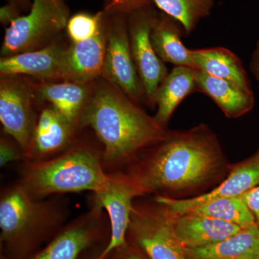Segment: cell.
Returning <instances> with one entry per match:
<instances>
[{
	"label": "cell",
	"mask_w": 259,
	"mask_h": 259,
	"mask_svg": "<svg viewBox=\"0 0 259 259\" xmlns=\"http://www.w3.org/2000/svg\"><path fill=\"white\" fill-rule=\"evenodd\" d=\"M231 166L217 135L200 123L190 129L168 130L163 139L119 171L131 179L142 197L186 199L217 187Z\"/></svg>",
	"instance_id": "cell-1"
},
{
	"label": "cell",
	"mask_w": 259,
	"mask_h": 259,
	"mask_svg": "<svg viewBox=\"0 0 259 259\" xmlns=\"http://www.w3.org/2000/svg\"><path fill=\"white\" fill-rule=\"evenodd\" d=\"M79 127H90L95 133L107 174L123 168L143 150L163 139L168 131L154 116L103 78L93 83Z\"/></svg>",
	"instance_id": "cell-2"
},
{
	"label": "cell",
	"mask_w": 259,
	"mask_h": 259,
	"mask_svg": "<svg viewBox=\"0 0 259 259\" xmlns=\"http://www.w3.org/2000/svg\"><path fill=\"white\" fill-rule=\"evenodd\" d=\"M69 199L64 194L35 198L18 181L0 192V243L3 259H28L68 222Z\"/></svg>",
	"instance_id": "cell-3"
},
{
	"label": "cell",
	"mask_w": 259,
	"mask_h": 259,
	"mask_svg": "<svg viewBox=\"0 0 259 259\" xmlns=\"http://www.w3.org/2000/svg\"><path fill=\"white\" fill-rule=\"evenodd\" d=\"M102 154L101 144L79 138L54 157L22 162L18 181L35 198L87 191L95 193L110 177L104 168Z\"/></svg>",
	"instance_id": "cell-4"
},
{
	"label": "cell",
	"mask_w": 259,
	"mask_h": 259,
	"mask_svg": "<svg viewBox=\"0 0 259 259\" xmlns=\"http://www.w3.org/2000/svg\"><path fill=\"white\" fill-rule=\"evenodd\" d=\"M175 214L153 197L134 200L127 241L149 259H189L175 230Z\"/></svg>",
	"instance_id": "cell-5"
},
{
	"label": "cell",
	"mask_w": 259,
	"mask_h": 259,
	"mask_svg": "<svg viewBox=\"0 0 259 259\" xmlns=\"http://www.w3.org/2000/svg\"><path fill=\"white\" fill-rule=\"evenodd\" d=\"M69 18L64 0H33L30 13L15 18L5 30L2 57L47 47L66 28Z\"/></svg>",
	"instance_id": "cell-6"
},
{
	"label": "cell",
	"mask_w": 259,
	"mask_h": 259,
	"mask_svg": "<svg viewBox=\"0 0 259 259\" xmlns=\"http://www.w3.org/2000/svg\"><path fill=\"white\" fill-rule=\"evenodd\" d=\"M110 237L106 212L91 202L86 212L70 220L50 241L28 259H79L86 250L105 240L109 241Z\"/></svg>",
	"instance_id": "cell-7"
},
{
	"label": "cell",
	"mask_w": 259,
	"mask_h": 259,
	"mask_svg": "<svg viewBox=\"0 0 259 259\" xmlns=\"http://www.w3.org/2000/svg\"><path fill=\"white\" fill-rule=\"evenodd\" d=\"M110 13L106 20L107 49L102 78L120 89L136 103L147 102L131 53L127 15Z\"/></svg>",
	"instance_id": "cell-8"
},
{
	"label": "cell",
	"mask_w": 259,
	"mask_h": 259,
	"mask_svg": "<svg viewBox=\"0 0 259 259\" xmlns=\"http://www.w3.org/2000/svg\"><path fill=\"white\" fill-rule=\"evenodd\" d=\"M34 83L19 75L1 76L0 122L5 134L13 138L26 153L30 147L39 115Z\"/></svg>",
	"instance_id": "cell-9"
},
{
	"label": "cell",
	"mask_w": 259,
	"mask_h": 259,
	"mask_svg": "<svg viewBox=\"0 0 259 259\" xmlns=\"http://www.w3.org/2000/svg\"><path fill=\"white\" fill-rule=\"evenodd\" d=\"M158 14L151 5L127 15L130 44L148 105L154 107L158 87L168 74L166 65L153 49L151 32Z\"/></svg>",
	"instance_id": "cell-10"
},
{
	"label": "cell",
	"mask_w": 259,
	"mask_h": 259,
	"mask_svg": "<svg viewBox=\"0 0 259 259\" xmlns=\"http://www.w3.org/2000/svg\"><path fill=\"white\" fill-rule=\"evenodd\" d=\"M109 175L106 184L93 193L91 199L105 209L110 225V239L97 259L106 258L114 250L125 244L134 200L142 197L139 189L123 172H112Z\"/></svg>",
	"instance_id": "cell-11"
},
{
	"label": "cell",
	"mask_w": 259,
	"mask_h": 259,
	"mask_svg": "<svg viewBox=\"0 0 259 259\" xmlns=\"http://www.w3.org/2000/svg\"><path fill=\"white\" fill-rule=\"evenodd\" d=\"M80 131L55 107L48 105L39 114L25 161H40L60 154L79 139Z\"/></svg>",
	"instance_id": "cell-12"
},
{
	"label": "cell",
	"mask_w": 259,
	"mask_h": 259,
	"mask_svg": "<svg viewBox=\"0 0 259 259\" xmlns=\"http://www.w3.org/2000/svg\"><path fill=\"white\" fill-rule=\"evenodd\" d=\"M107 15L95 36L71 42L65 52L61 81L90 83L102 77L107 49Z\"/></svg>",
	"instance_id": "cell-13"
},
{
	"label": "cell",
	"mask_w": 259,
	"mask_h": 259,
	"mask_svg": "<svg viewBox=\"0 0 259 259\" xmlns=\"http://www.w3.org/2000/svg\"><path fill=\"white\" fill-rule=\"evenodd\" d=\"M66 48L54 41L37 50L2 57L0 74L1 76L25 75L44 82L61 81Z\"/></svg>",
	"instance_id": "cell-14"
},
{
	"label": "cell",
	"mask_w": 259,
	"mask_h": 259,
	"mask_svg": "<svg viewBox=\"0 0 259 259\" xmlns=\"http://www.w3.org/2000/svg\"><path fill=\"white\" fill-rule=\"evenodd\" d=\"M165 204L174 214L194 213L245 228L257 224L254 216L241 196L221 197L200 202H192L187 199H173L153 197Z\"/></svg>",
	"instance_id": "cell-15"
},
{
	"label": "cell",
	"mask_w": 259,
	"mask_h": 259,
	"mask_svg": "<svg viewBox=\"0 0 259 259\" xmlns=\"http://www.w3.org/2000/svg\"><path fill=\"white\" fill-rule=\"evenodd\" d=\"M175 214V233L185 248L214 244L238 233L243 227L194 213Z\"/></svg>",
	"instance_id": "cell-16"
},
{
	"label": "cell",
	"mask_w": 259,
	"mask_h": 259,
	"mask_svg": "<svg viewBox=\"0 0 259 259\" xmlns=\"http://www.w3.org/2000/svg\"><path fill=\"white\" fill-rule=\"evenodd\" d=\"M196 81L197 92L209 97L228 118H239L254 107L253 91H246L233 83L199 70L196 72Z\"/></svg>",
	"instance_id": "cell-17"
},
{
	"label": "cell",
	"mask_w": 259,
	"mask_h": 259,
	"mask_svg": "<svg viewBox=\"0 0 259 259\" xmlns=\"http://www.w3.org/2000/svg\"><path fill=\"white\" fill-rule=\"evenodd\" d=\"M94 82L34 83V88L37 101L49 102V105L55 107L66 118L79 127L81 113L91 95Z\"/></svg>",
	"instance_id": "cell-18"
},
{
	"label": "cell",
	"mask_w": 259,
	"mask_h": 259,
	"mask_svg": "<svg viewBox=\"0 0 259 259\" xmlns=\"http://www.w3.org/2000/svg\"><path fill=\"white\" fill-rule=\"evenodd\" d=\"M197 70L187 66H175L158 87L154 97L156 112L154 117L167 128L174 112L181 102L197 92Z\"/></svg>",
	"instance_id": "cell-19"
},
{
	"label": "cell",
	"mask_w": 259,
	"mask_h": 259,
	"mask_svg": "<svg viewBox=\"0 0 259 259\" xmlns=\"http://www.w3.org/2000/svg\"><path fill=\"white\" fill-rule=\"evenodd\" d=\"M192 52L197 70L252 91L243 63L233 51L224 47H213L194 49Z\"/></svg>",
	"instance_id": "cell-20"
},
{
	"label": "cell",
	"mask_w": 259,
	"mask_h": 259,
	"mask_svg": "<svg viewBox=\"0 0 259 259\" xmlns=\"http://www.w3.org/2000/svg\"><path fill=\"white\" fill-rule=\"evenodd\" d=\"M185 33L180 23L168 15H158L151 32L153 49L163 63L197 69L191 49L182 41Z\"/></svg>",
	"instance_id": "cell-21"
},
{
	"label": "cell",
	"mask_w": 259,
	"mask_h": 259,
	"mask_svg": "<svg viewBox=\"0 0 259 259\" xmlns=\"http://www.w3.org/2000/svg\"><path fill=\"white\" fill-rule=\"evenodd\" d=\"M189 259H256L259 226L245 227L222 241L197 248H186Z\"/></svg>",
	"instance_id": "cell-22"
},
{
	"label": "cell",
	"mask_w": 259,
	"mask_h": 259,
	"mask_svg": "<svg viewBox=\"0 0 259 259\" xmlns=\"http://www.w3.org/2000/svg\"><path fill=\"white\" fill-rule=\"evenodd\" d=\"M259 185V148L243 161L231 164L226 179L217 187L197 197L186 198L200 202L221 197H240Z\"/></svg>",
	"instance_id": "cell-23"
},
{
	"label": "cell",
	"mask_w": 259,
	"mask_h": 259,
	"mask_svg": "<svg viewBox=\"0 0 259 259\" xmlns=\"http://www.w3.org/2000/svg\"><path fill=\"white\" fill-rule=\"evenodd\" d=\"M153 3L163 14L178 22L188 35L210 15L214 0H153Z\"/></svg>",
	"instance_id": "cell-24"
},
{
	"label": "cell",
	"mask_w": 259,
	"mask_h": 259,
	"mask_svg": "<svg viewBox=\"0 0 259 259\" xmlns=\"http://www.w3.org/2000/svg\"><path fill=\"white\" fill-rule=\"evenodd\" d=\"M105 16L102 12L96 15L78 13L71 17L66 29L71 42L83 41L95 36L102 28Z\"/></svg>",
	"instance_id": "cell-25"
},
{
	"label": "cell",
	"mask_w": 259,
	"mask_h": 259,
	"mask_svg": "<svg viewBox=\"0 0 259 259\" xmlns=\"http://www.w3.org/2000/svg\"><path fill=\"white\" fill-rule=\"evenodd\" d=\"M2 137L0 139V166L2 168L15 161H25V153L13 138Z\"/></svg>",
	"instance_id": "cell-26"
},
{
	"label": "cell",
	"mask_w": 259,
	"mask_h": 259,
	"mask_svg": "<svg viewBox=\"0 0 259 259\" xmlns=\"http://www.w3.org/2000/svg\"><path fill=\"white\" fill-rule=\"evenodd\" d=\"M152 3L153 0H111L107 7V12L128 15L135 10L150 6Z\"/></svg>",
	"instance_id": "cell-27"
},
{
	"label": "cell",
	"mask_w": 259,
	"mask_h": 259,
	"mask_svg": "<svg viewBox=\"0 0 259 259\" xmlns=\"http://www.w3.org/2000/svg\"><path fill=\"white\" fill-rule=\"evenodd\" d=\"M106 259H149L139 248L126 242L125 244L112 251Z\"/></svg>",
	"instance_id": "cell-28"
},
{
	"label": "cell",
	"mask_w": 259,
	"mask_h": 259,
	"mask_svg": "<svg viewBox=\"0 0 259 259\" xmlns=\"http://www.w3.org/2000/svg\"><path fill=\"white\" fill-rule=\"evenodd\" d=\"M259 226V185L241 195Z\"/></svg>",
	"instance_id": "cell-29"
},
{
	"label": "cell",
	"mask_w": 259,
	"mask_h": 259,
	"mask_svg": "<svg viewBox=\"0 0 259 259\" xmlns=\"http://www.w3.org/2000/svg\"><path fill=\"white\" fill-rule=\"evenodd\" d=\"M249 69L250 72L259 83V39L250 56Z\"/></svg>",
	"instance_id": "cell-30"
},
{
	"label": "cell",
	"mask_w": 259,
	"mask_h": 259,
	"mask_svg": "<svg viewBox=\"0 0 259 259\" xmlns=\"http://www.w3.org/2000/svg\"><path fill=\"white\" fill-rule=\"evenodd\" d=\"M1 21L3 23H11L13 20L18 18L15 13V5H8L1 8Z\"/></svg>",
	"instance_id": "cell-31"
},
{
	"label": "cell",
	"mask_w": 259,
	"mask_h": 259,
	"mask_svg": "<svg viewBox=\"0 0 259 259\" xmlns=\"http://www.w3.org/2000/svg\"><path fill=\"white\" fill-rule=\"evenodd\" d=\"M18 1H23V0H18Z\"/></svg>",
	"instance_id": "cell-32"
},
{
	"label": "cell",
	"mask_w": 259,
	"mask_h": 259,
	"mask_svg": "<svg viewBox=\"0 0 259 259\" xmlns=\"http://www.w3.org/2000/svg\"><path fill=\"white\" fill-rule=\"evenodd\" d=\"M94 259H97L96 256H95V258H94ZM105 259H106V258H105Z\"/></svg>",
	"instance_id": "cell-33"
},
{
	"label": "cell",
	"mask_w": 259,
	"mask_h": 259,
	"mask_svg": "<svg viewBox=\"0 0 259 259\" xmlns=\"http://www.w3.org/2000/svg\"><path fill=\"white\" fill-rule=\"evenodd\" d=\"M256 259H259V256L258 257V258H257Z\"/></svg>",
	"instance_id": "cell-34"
}]
</instances>
